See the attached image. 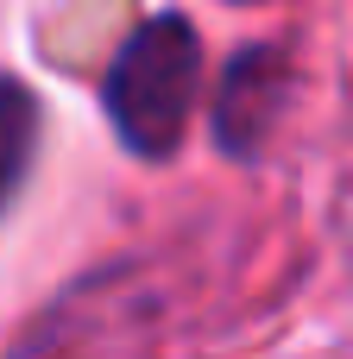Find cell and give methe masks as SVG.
Returning <instances> with one entry per match:
<instances>
[{
	"label": "cell",
	"instance_id": "cell-1",
	"mask_svg": "<svg viewBox=\"0 0 353 359\" xmlns=\"http://www.w3.org/2000/svg\"><path fill=\"white\" fill-rule=\"evenodd\" d=\"M196 76H202V44H196L189 19L164 13L152 25H139L107 69L114 133L139 158H171L189 126V107H196Z\"/></svg>",
	"mask_w": 353,
	"mask_h": 359
},
{
	"label": "cell",
	"instance_id": "cell-2",
	"mask_svg": "<svg viewBox=\"0 0 353 359\" xmlns=\"http://www.w3.org/2000/svg\"><path fill=\"white\" fill-rule=\"evenodd\" d=\"M284 88H291V69H284L278 50H240L227 82H221V114H215L221 145L227 151H253L272 133V120L284 107Z\"/></svg>",
	"mask_w": 353,
	"mask_h": 359
},
{
	"label": "cell",
	"instance_id": "cell-3",
	"mask_svg": "<svg viewBox=\"0 0 353 359\" xmlns=\"http://www.w3.org/2000/svg\"><path fill=\"white\" fill-rule=\"evenodd\" d=\"M32 145H38V101L13 76H0V208L19 189V177H25Z\"/></svg>",
	"mask_w": 353,
	"mask_h": 359
}]
</instances>
